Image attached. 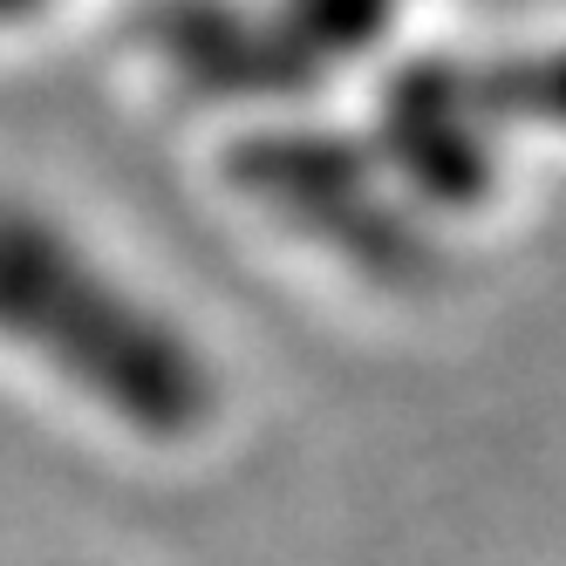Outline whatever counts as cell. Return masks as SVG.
Instances as JSON below:
<instances>
[{"instance_id":"cell-1","label":"cell","mask_w":566,"mask_h":566,"mask_svg":"<svg viewBox=\"0 0 566 566\" xmlns=\"http://www.w3.org/2000/svg\"><path fill=\"white\" fill-rule=\"evenodd\" d=\"M0 348L28 355L137 437H185L206 423L212 382L171 314L21 198H0Z\"/></svg>"},{"instance_id":"cell-2","label":"cell","mask_w":566,"mask_h":566,"mask_svg":"<svg viewBox=\"0 0 566 566\" xmlns=\"http://www.w3.org/2000/svg\"><path fill=\"white\" fill-rule=\"evenodd\" d=\"M34 8H49V0H0V21H21V14H34Z\"/></svg>"}]
</instances>
